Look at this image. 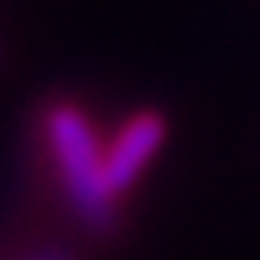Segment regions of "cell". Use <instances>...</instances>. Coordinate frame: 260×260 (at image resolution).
Returning a JSON list of instances; mask_svg holds the SVG:
<instances>
[{"instance_id":"cell-1","label":"cell","mask_w":260,"mask_h":260,"mask_svg":"<svg viewBox=\"0 0 260 260\" xmlns=\"http://www.w3.org/2000/svg\"><path fill=\"white\" fill-rule=\"evenodd\" d=\"M44 134L61 170V184L69 195V206L90 232L105 235L119 224V195L105 174V148L80 105L54 102L44 112Z\"/></svg>"},{"instance_id":"cell-2","label":"cell","mask_w":260,"mask_h":260,"mask_svg":"<svg viewBox=\"0 0 260 260\" xmlns=\"http://www.w3.org/2000/svg\"><path fill=\"white\" fill-rule=\"evenodd\" d=\"M167 134H170V123L155 109L134 112L116 130V138L105 148V174H109V184H112V191L119 199L141 181L148 162L159 155L162 145H167Z\"/></svg>"},{"instance_id":"cell-3","label":"cell","mask_w":260,"mask_h":260,"mask_svg":"<svg viewBox=\"0 0 260 260\" xmlns=\"http://www.w3.org/2000/svg\"><path fill=\"white\" fill-rule=\"evenodd\" d=\"M29 260H80V256H76V253H69V249H44V253L29 256Z\"/></svg>"}]
</instances>
